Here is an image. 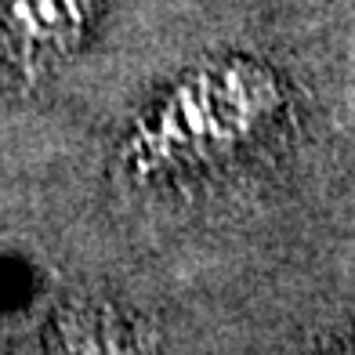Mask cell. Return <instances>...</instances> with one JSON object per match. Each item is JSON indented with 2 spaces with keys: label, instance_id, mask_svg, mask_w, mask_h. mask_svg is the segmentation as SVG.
<instances>
[{
  "label": "cell",
  "instance_id": "6da1fadb",
  "mask_svg": "<svg viewBox=\"0 0 355 355\" xmlns=\"http://www.w3.org/2000/svg\"><path fill=\"white\" fill-rule=\"evenodd\" d=\"M94 0H8V26L26 51H62L80 40Z\"/></svg>",
  "mask_w": 355,
  "mask_h": 355
}]
</instances>
